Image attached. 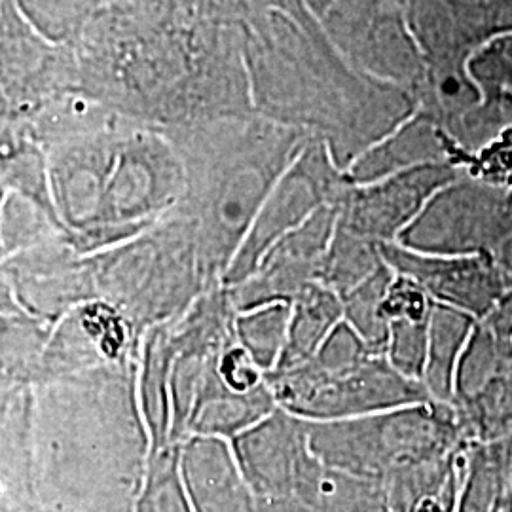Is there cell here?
<instances>
[{"mask_svg":"<svg viewBox=\"0 0 512 512\" xmlns=\"http://www.w3.org/2000/svg\"><path fill=\"white\" fill-rule=\"evenodd\" d=\"M2 512H76V511H67V509H55V507H42V505H33V507H23V509H2Z\"/></svg>","mask_w":512,"mask_h":512,"instance_id":"cell-9","label":"cell"},{"mask_svg":"<svg viewBox=\"0 0 512 512\" xmlns=\"http://www.w3.org/2000/svg\"><path fill=\"white\" fill-rule=\"evenodd\" d=\"M294 499L313 512H395L384 482L330 469L311 452L304 459Z\"/></svg>","mask_w":512,"mask_h":512,"instance_id":"cell-4","label":"cell"},{"mask_svg":"<svg viewBox=\"0 0 512 512\" xmlns=\"http://www.w3.org/2000/svg\"><path fill=\"white\" fill-rule=\"evenodd\" d=\"M241 311L243 313L238 319H234L239 346L253 357L264 372L275 370L287 346L293 304L275 300Z\"/></svg>","mask_w":512,"mask_h":512,"instance_id":"cell-6","label":"cell"},{"mask_svg":"<svg viewBox=\"0 0 512 512\" xmlns=\"http://www.w3.org/2000/svg\"><path fill=\"white\" fill-rule=\"evenodd\" d=\"M150 437L131 365L109 361L50 380L33 403L35 503L76 512H135Z\"/></svg>","mask_w":512,"mask_h":512,"instance_id":"cell-1","label":"cell"},{"mask_svg":"<svg viewBox=\"0 0 512 512\" xmlns=\"http://www.w3.org/2000/svg\"><path fill=\"white\" fill-rule=\"evenodd\" d=\"M239 469L262 503L294 499L304 459L310 452L306 427L287 410H274L230 440Z\"/></svg>","mask_w":512,"mask_h":512,"instance_id":"cell-2","label":"cell"},{"mask_svg":"<svg viewBox=\"0 0 512 512\" xmlns=\"http://www.w3.org/2000/svg\"><path fill=\"white\" fill-rule=\"evenodd\" d=\"M181 446L167 444L150 452L147 476L135 512H194L181 469Z\"/></svg>","mask_w":512,"mask_h":512,"instance_id":"cell-7","label":"cell"},{"mask_svg":"<svg viewBox=\"0 0 512 512\" xmlns=\"http://www.w3.org/2000/svg\"><path fill=\"white\" fill-rule=\"evenodd\" d=\"M338 315L340 306L332 291L310 283L294 298L287 346L272 372H285L311 359L329 338L330 327Z\"/></svg>","mask_w":512,"mask_h":512,"instance_id":"cell-5","label":"cell"},{"mask_svg":"<svg viewBox=\"0 0 512 512\" xmlns=\"http://www.w3.org/2000/svg\"><path fill=\"white\" fill-rule=\"evenodd\" d=\"M262 512H313L308 505L298 499H281L272 503H262Z\"/></svg>","mask_w":512,"mask_h":512,"instance_id":"cell-8","label":"cell"},{"mask_svg":"<svg viewBox=\"0 0 512 512\" xmlns=\"http://www.w3.org/2000/svg\"><path fill=\"white\" fill-rule=\"evenodd\" d=\"M181 469L194 512H262L230 440L200 435L184 440Z\"/></svg>","mask_w":512,"mask_h":512,"instance_id":"cell-3","label":"cell"}]
</instances>
